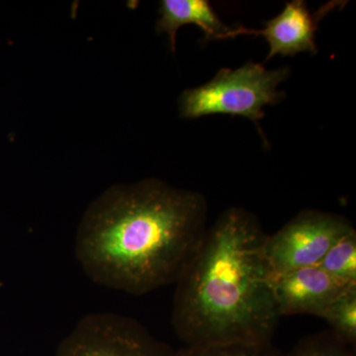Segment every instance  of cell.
Listing matches in <instances>:
<instances>
[{"label": "cell", "mask_w": 356, "mask_h": 356, "mask_svg": "<svg viewBox=\"0 0 356 356\" xmlns=\"http://www.w3.org/2000/svg\"><path fill=\"white\" fill-rule=\"evenodd\" d=\"M196 192L158 179L116 184L88 206L76 231L77 261L97 284L133 295L175 283L206 229Z\"/></svg>", "instance_id": "cell-1"}, {"label": "cell", "mask_w": 356, "mask_h": 356, "mask_svg": "<svg viewBox=\"0 0 356 356\" xmlns=\"http://www.w3.org/2000/svg\"><path fill=\"white\" fill-rule=\"evenodd\" d=\"M266 236L241 208L225 211L206 229L175 281L172 325L185 346L273 343L281 316Z\"/></svg>", "instance_id": "cell-2"}, {"label": "cell", "mask_w": 356, "mask_h": 356, "mask_svg": "<svg viewBox=\"0 0 356 356\" xmlns=\"http://www.w3.org/2000/svg\"><path fill=\"white\" fill-rule=\"evenodd\" d=\"M288 76V67L267 70L254 63L236 70L222 69L209 83L182 93L180 115L186 119L231 115L245 117L257 124L264 117V107L282 100L283 93L277 86Z\"/></svg>", "instance_id": "cell-3"}, {"label": "cell", "mask_w": 356, "mask_h": 356, "mask_svg": "<svg viewBox=\"0 0 356 356\" xmlns=\"http://www.w3.org/2000/svg\"><path fill=\"white\" fill-rule=\"evenodd\" d=\"M55 356H177L138 321L115 313L84 316Z\"/></svg>", "instance_id": "cell-4"}, {"label": "cell", "mask_w": 356, "mask_h": 356, "mask_svg": "<svg viewBox=\"0 0 356 356\" xmlns=\"http://www.w3.org/2000/svg\"><path fill=\"white\" fill-rule=\"evenodd\" d=\"M353 229L339 215L303 211L273 235H266L264 257L274 274L317 266L330 248Z\"/></svg>", "instance_id": "cell-5"}, {"label": "cell", "mask_w": 356, "mask_h": 356, "mask_svg": "<svg viewBox=\"0 0 356 356\" xmlns=\"http://www.w3.org/2000/svg\"><path fill=\"white\" fill-rule=\"evenodd\" d=\"M339 2H331L323 6L316 13L309 10L305 1L294 0L288 2L284 10L266 23V27L261 30L248 29L238 27L231 30L221 39L234 38L241 35L262 36L269 44V53L266 60L275 56H295L299 53L316 54L315 34L318 22L334 7L339 6Z\"/></svg>", "instance_id": "cell-6"}, {"label": "cell", "mask_w": 356, "mask_h": 356, "mask_svg": "<svg viewBox=\"0 0 356 356\" xmlns=\"http://www.w3.org/2000/svg\"><path fill=\"white\" fill-rule=\"evenodd\" d=\"M273 286L281 317L308 314L320 318L327 307L350 287L332 278L318 264L274 274Z\"/></svg>", "instance_id": "cell-7"}, {"label": "cell", "mask_w": 356, "mask_h": 356, "mask_svg": "<svg viewBox=\"0 0 356 356\" xmlns=\"http://www.w3.org/2000/svg\"><path fill=\"white\" fill-rule=\"evenodd\" d=\"M195 24L206 39L220 40L229 31L206 0H163L159 6V32L166 33L172 51H175L177 31L181 26Z\"/></svg>", "instance_id": "cell-8"}, {"label": "cell", "mask_w": 356, "mask_h": 356, "mask_svg": "<svg viewBox=\"0 0 356 356\" xmlns=\"http://www.w3.org/2000/svg\"><path fill=\"white\" fill-rule=\"evenodd\" d=\"M341 341L355 348L356 343V285L346 288L321 316Z\"/></svg>", "instance_id": "cell-9"}, {"label": "cell", "mask_w": 356, "mask_h": 356, "mask_svg": "<svg viewBox=\"0 0 356 356\" xmlns=\"http://www.w3.org/2000/svg\"><path fill=\"white\" fill-rule=\"evenodd\" d=\"M318 266L341 284L356 285L355 229H351L334 243Z\"/></svg>", "instance_id": "cell-10"}, {"label": "cell", "mask_w": 356, "mask_h": 356, "mask_svg": "<svg viewBox=\"0 0 356 356\" xmlns=\"http://www.w3.org/2000/svg\"><path fill=\"white\" fill-rule=\"evenodd\" d=\"M177 356H284L273 343H222L204 346H184Z\"/></svg>", "instance_id": "cell-11"}, {"label": "cell", "mask_w": 356, "mask_h": 356, "mask_svg": "<svg viewBox=\"0 0 356 356\" xmlns=\"http://www.w3.org/2000/svg\"><path fill=\"white\" fill-rule=\"evenodd\" d=\"M353 348L334 332H323L301 339L284 356H355Z\"/></svg>", "instance_id": "cell-12"}]
</instances>
